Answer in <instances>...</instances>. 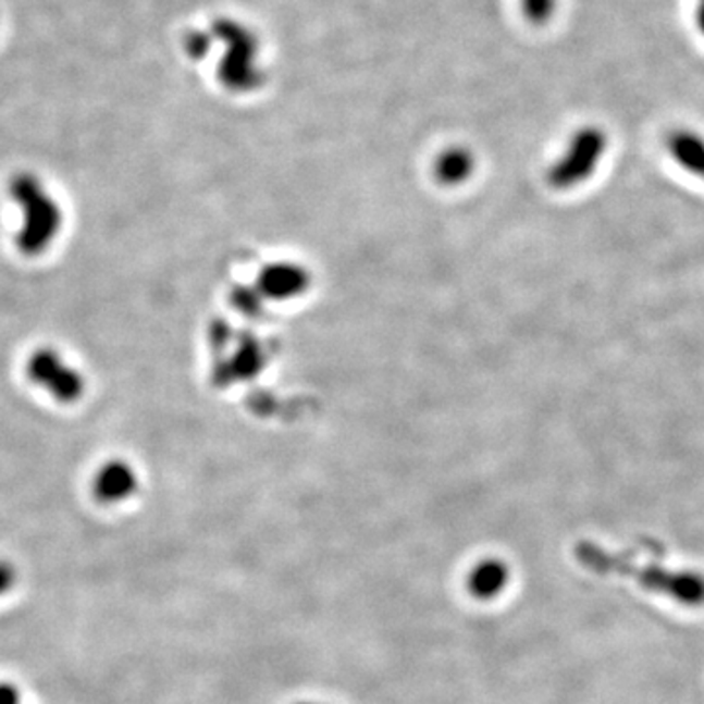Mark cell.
<instances>
[{
    "label": "cell",
    "mask_w": 704,
    "mask_h": 704,
    "mask_svg": "<svg viewBox=\"0 0 704 704\" xmlns=\"http://www.w3.org/2000/svg\"><path fill=\"white\" fill-rule=\"evenodd\" d=\"M220 38L225 41L220 78L233 92H252L262 87L264 71L261 67V41L252 29L239 22L223 20L218 24Z\"/></svg>",
    "instance_id": "obj_2"
},
{
    "label": "cell",
    "mask_w": 704,
    "mask_h": 704,
    "mask_svg": "<svg viewBox=\"0 0 704 704\" xmlns=\"http://www.w3.org/2000/svg\"><path fill=\"white\" fill-rule=\"evenodd\" d=\"M667 149L686 171L704 181V139L689 129H677L667 137Z\"/></svg>",
    "instance_id": "obj_7"
},
{
    "label": "cell",
    "mask_w": 704,
    "mask_h": 704,
    "mask_svg": "<svg viewBox=\"0 0 704 704\" xmlns=\"http://www.w3.org/2000/svg\"><path fill=\"white\" fill-rule=\"evenodd\" d=\"M0 704H22V693L16 686L2 681L0 683Z\"/></svg>",
    "instance_id": "obj_12"
},
{
    "label": "cell",
    "mask_w": 704,
    "mask_h": 704,
    "mask_svg": "<svg viewBox=\"0 0 704 704\" xmlns=\"http://www.w3.org/2000/svg\"><path fill=\"white\" fill-rule=\"evenodd\" d=\"M607 149V136L598 127H583L571 137L566 153L552 166L551 183L560 188L588 181L597 171Z\"/></svg>",
    "instance_id": "obj_5"
},
{
    "label": "cell",
    "mask_w": 704,
    "mask_h": 704,
    "mask_svg": "<svg viewBox=\"0 0 704 704\" xmlns=\"http://www.w3.org/2000/svg\"><path fill=\"white\" fill-rule=\"evenodd\" d=\"M578 558L585 568L598 571V573H607V571L637 573L647 589L666 591L671 597L679 598L687 605L704 603V579L699 576H691V573L671 576V573L659 571V569L638 571V569L627 566L625 561L617 560L615 556H608L605 552L598 551L597 546H589V544L578 546Z\"/></svg>",
    "instance_id": "obj_3"
},
{
    "label": "cell",
    "mask_w": 704,
    "mask_h": 704,
    "mask_svg": "<svg viewBox=\"0 0 704 704\" xmlns=\"http://www.w3.org/2000/svg\"><path fill=\"white\" fill-rule=\"evenodd\" d=\"M509 581V568L502 560H483L468 576V591L475 598H493Z\"/></svg>",
    "instance_id": "obj_8"
},
{
    "label": "cell",
    "mask_w": 704,
    "mask_h": 704,
    "mask_svg": "<svg viewBox=\"0 0 704 704\" xmlns=\"http://www.w3.org/2000/svg\"><path fill=\"white\" fill-rule=\"evenodd\" d=\"M16 578H18V571L12 566V561L0 560V597L7 595L10 589L16 585Z\"/></svg>",
    "instance_id": "obj_11"
},
{
    "label": "cell",
    "mask_w": 704,
    "mask_h": 704,
    "mask_svg": "<svg viewBox=\"0 0 704 704\" xmlns=\"http://www.w3.org/2000/svg\"><path fill=\"white\" fill-rule=\"evenodd\" d=\"M26 376L59 404H77L87 392L83 372L69 365L67 358L51 347L36 348L26 360Z\"/></svg>",
    "instance_id": "obj_4"
},
{
    "label": "cell",
    "mask_w": 704,
    "mask_h": 704,
    "mask_svg": "<svg viewBox=\"0 0 704 704\" xmlns=\"http://www.w3.org/2000/svg\"><path fill=\"white\" fill-rule=\"evenodd\" d=\"M92 497L102 505H120L136 495L139 490V475L136 468L126 460H108L92 475Z\"/></svg>",
    "instance_id": "obj_6"
},
{
    "label": "cell",
    "mask_w": 704,
    "mask_h": 704,
    "mask_svg": "<svg viewBox=\"0 0 704 704\" xmlns=\"http://www.w3.org/2000/svg\"><path fill=\"white\" fill-rule=\"evenodd\" d=\"M298 704H318V703H298Z\"/></svg>",
    "instance_id": "obj_14"
},
{
    "label": "cell",
    "mask_w": 704,
    "mask_h": 704,
    "mask_svg": "<svg viewBox=\"0 0 704 704\" xmlns=\"http://www.w3.org/2000/svg\"><path fill=\"white\" fill-rule=\"evenodd\" d=\"M12 202L22 213V223L16 232V249L20 255L36 259L51 249L63 230L61 203L34 174H16L9 184Z\"/></svg>",
    "instance_id": "obj_1"
},
{
    "label": "cell",
    "mask_w": 704,
    "mask_h": 704,
    "mask_svg": "<svg viewBox=\"0 0 704 704\" xmlns=\"http://www.w3.org/2000/svg\"><path fill=\"white\" fill-rule=\"evenodd\" d=\"M696 26L704 36V0H699V7H696Z\"/></svg>",
    "instance_id": "obj_13"
},
{
    "label": "cell",
    "mask_w": 704,
    "mask_h": 704,
    "mask_svg": "<svg viewBox=\"0 0 704 704\" xmlns=\"http://www.w3.org/2000/svg\"><path fill=\"white\" fill-rule=\"evenodd\" d=\"M473 157L464 147H450L446 149L434 164V173L444 183H460L468 174L472 173Z\"/></svg>",
    "instance_id": "obj_9"
},
{
    "label": "cell",
    "mask_w": 704,
    "mask_h": 704,
    "mask_svg": "<svg viewBox=\"0 0 704 704\" xmlns=\"http://www.w3.org/2000/svg\"><path fill=\"white\" fill-rule=\"evenodd\" d=\"M558 9V0H521V10L532 26H544L551 22Z\"/></svg>",
    "instance_id": "obj_10"
}]
</instances>
